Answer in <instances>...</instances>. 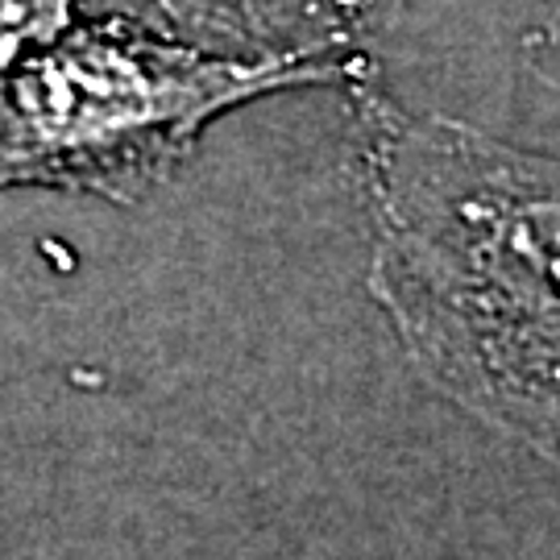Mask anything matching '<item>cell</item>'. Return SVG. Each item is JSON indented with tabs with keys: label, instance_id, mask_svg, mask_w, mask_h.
I'll use <instances>...</instances> for the list:
<instances>
[{
	"label": "cell",
	"instance_id": "obj_4",
	"mask_svg": "<svg viewBox=\"0 0 560 560\" xmlns=\"http://www.w3.org/2000/svg\"><path fill=\"white\" fill-rule=\"evenodd\" d=\"M527 59L540 83L560 101V0H532V21H527Z\"/></svg>",
	"mask_w": 560,
	"mask_h": 560
},
{
	"label": "cell",
	"instance_id": "obj_1",
	"mask_svg": "<svg viewBox=\"0 0 560 560\" xmlns=\"http://www.w3.org/2000/svg\"><path fill=\"white\" fill-rule=\"evenodd\" d=\"M365 287L444 402L560 474V154L345 88Z\"/></svg>",
	"mask_w": 560,
	"mask_h": 560
},
{
	"label": "cell",
	"instance_id": "obj_2",
	"mask_svg": "<svg viewBox=\"0 0 560 560\" xmlns=\"http://www.w3.org/2000/svg\"><path fill=\"white\" fill-rule=\"evenodd\" d=\"M374 71L370 55L221 59L101 18L0 67V191L46 187L133 203L171 179L224 113L300 88L345 92Z\"/></svg>",
	"mask_w": 560,
	"mask_h": 560
},
{
	"label": "cell",
	"instance_id": "obj_3",
	"mask_svg": "<svg viewBox=\"0 0 560 560\" xmlns=\"http://www.w3.org/2000/svg\"><path fill=\"white\" fill-rule=\"evenodd\" d=\"M96 18L138 25L203 55L249 62L358 59L382 0H83Z\"/></svg>",
	"mask_w": 560,
	"mask_h": 560
}]
</instances>
